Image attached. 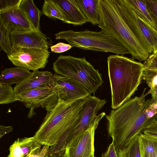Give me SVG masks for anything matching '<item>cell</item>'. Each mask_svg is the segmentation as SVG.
<instances>
[{
	"mask_svg": "<svg viewBox=\"0 0 157 157\" xmlns=\"http://www.w3.org/2000/svg\"><path fill=\"white\" fill-rule=\"evenodd\" d=\"M50 53L47 50L16 47L12 48L11 54L7 57L16 66L34 71L45 67Z\"/></svg>",
	"mask_w": 157,
	"mask_h": 157,
	"instance_id": "cell-10",
	"label": "cell"
},
{
	"mask_svg": "<svg viewBox=\"0 0 157 157\" xmlns=\"http://www.w3.org/2000/svg\"><path fill=\"white\" fill-rule=\"evenodd\" d=\"M88 22L98 25L100 20L99 0H76Z\"/></svg>",
	"mask_w": 157,
	"mask_h": 157,
	"instance_id": "cell-18",
	"label": "cell"
},
{
	"mask_svg": "<svg viewBox=\"0 0 157 157\" xmlns=\"http://www.w3.org/2000/svg\"><path fill=\"white\" fill-rule=\"evenodd\" d=\"M19 8L26 14L34 29L40 31V22L41 12L33 0H22Z\"/></svg>",
	"mask_w": 157,
	"mask_h": 157,
	"instance_id": "cell-20",
	"label": "cell"
},
{
	"mask_svg": "<svg viewBox=\"0 0 157 157\" xmlns=\"http://www.w3.org/2000/svg\"><path fill=\"white\" fill-rule=\"evenodd\" d=\"M157 29V0H144Z\"/></svg>",
	"mask_w": 157,
	"mask_h": 157,
	"instance_id": "cell-30",
	"label": "cell"
},
{
	"mask_svg": "<svg viewBox=\"0 0 157 157\" xmlns=\"http://www.w3.org/2000/svg\"><path fill=\"white\" fill-rule=\"evenodd\" d=\"M83 100V103L78 117L62 146V152H65L67 146L71 140L90 127L99 110L106 103L105 99H101L94 96H89Z\"/></svg>",
	"mask_w": 157,
	"mask_h": 157,
	"instance_id": "cell-8",
	"label": "cell"
},
{
	"mask_svg": "<svg viewBox=\"0 0 157 157\" xmlns=\"http://www.w3.org/2000/svg\"><path fill=\"white\" fill-rule=\"evenodd\" d=\"M29 70L19 67L6 68L1 71L0 82L10 85L19 84L32 74Z\"/></svg>",
	"mask_w": 157,
	"mask_h": 157,
	"instance_id": "cell-19",
	"label": "cell"
},
{
	"mask_svg": "<svg viewBox=\"0 0 157 157\" xmlns=\"http://www.w3.org/2000/svg\"><path fill=\"white\" fill-rule=\"evenodd\" d=\"M143 64L144 69L157 71V54H150Z\"/></svg>",
	"mask_w": 157,
	"mask_h": 157,
	"instance_id": "cell-31",
	"label": "cell"
},
{
	"mask_svg": "<svg viewBox=\"0 0 157 157\" xmlns=\"http://www.w3.org/2000/svg\"><path fill=\"white\" fill-rule=\"evenodd\" d=\"M12 48L19 47L48 50L49 43L41 31L30 30L10 32Z\"/></svg>",
	"mask_w": 157,
	"mask_h": 157,
	"instance_id": "cell-13",
	"label": "cell"
},
{
	"mask_svg": "<svg viewBox=\"0 0 157 157\" xmlns=\"http://www.w3.org/2000/svg\"><path fill=\"white\" fill-rule=\"evenodd\" d=\"M51 84L52 86L57 87L59 98L65 101L83 99L91 94L86 88L77 81L55 73L52 76Z\"/></svg>",
	"mask_w": 157,
	"mask_h": 157,
	"instance_id": "cell-12",
	"label": "cell"
},
{
	"mask_svg": "<svg viewBox=\"0 0 157 157\" xmlns=\"http://www.w3.org/2000/svg\"><path fill=\"white\" fill-rule=\"evenodd\" d=\"M153 54H157V50L156 51V52L154 53H152Z\"/></svg>",
	"mask_w": 157,
	"mask_h": 157,
	"instance_id": "cell-39",
	"label": "cell"
},
{
	"mask_svg": "<svg viewBox=\"0 0 157 157\" xmlns=\"http://www.w3.org/2000/svg\"><path fill=\"white\" fill-rule=\"evenodd\" d=\"M13 128L11 126H6L3 125L0 126V138L5 134L12 132Z\"/></svg>",
	"mask_w": 157,
	"mask_h": 157,
	"instance_id": "cell-34",
	"label": "cell"
},
{
	"mask_svg": "<svg viewBox=\"0 0 157 157\" xmlns=\"http://www.w3.org/2000/svg\"><path fill=\"white\" fill-rule=\"evenodd\" d=\"M58 90L56 86H46L27 90L17 94V101L30 109L27 117L34 115V110L41 107L48 111L54 108L59 100Z\"/></svg>",
	"mask_w": 157,
	"mask_h": 157,
	"instance_id": "cell-9",
	"label": "cell"
},
{
	"mask_svg": "<svg viewBox=\"0 0 157 157\" xmlns=\"http://www.w3.org/2000/svg\"><path fill=\"white\" fill-rule=\"evenodd\" d=\"M139 147L141 157H157V142L142 133L139 135Z\"/></svg>",
	"mask_w": 157,
	"mask_h": 157,
	"instance_id": "cell-22",
	"label": "cell"
},
{
	"mask_svg": "<svg viewBox=\"0 0 157 157\" xmlns=\"http://www.w3.org/2000/svg\"><path fill=\"white\" fill-rule=\"evenodd\" d=\"M41 145L33 136L19 138L10 146L9 154L6 157H30L41 148Z\"/></svg>",
	"mask_w": 157,
	"mask_h": 157,
	"instance_id": "cell-17",
	"label": "cell"
},
{
	"mask_svg": "<svg viewBox=\"0 0 157 157\" xmlns=\"http://www.w3.org/2000/svg\"><path fill=\"white\" fill-rule=\"evenodd\" d=\"M149 90L151 96V99L152 102L157 105V86L150 88Z\"/></svg>",
	"mask_w": 157,
	"mask_h": 157,
	"instance_id": "cell-35",
	"label": "cell"
},
{
	"mask_svg": "<svg viewBox=\"0 0 157 157\" xmlns=\"http://www.w3.org/2000/svg\"><path fill=\"white\" fill-rule=\"evenodd\" d=\"M105 115L104 112L98 115L88 129L70 141L66 147V157H90L94 154L95 131Z\"/></svg>",
	"mask_w": 157,
	"mask_h": 157,
	"instance_id": "cell-11",
	"label": "cell"
},
{
	"mask_svg": "<svg viewBox=\"0 0 157 157\" xmlns=\"http://www.w3.org/2000/svg\"><path fill=\"white\" fill-rule=\"evenodd\" d=\"M145 88L141 95L130 99L105 116L109 135L112 138L116 151L142 133L152 117L149 112L152 105L151 99L146 100L150 94Z\"/></svg>",
	"mask_w": 157,
	"mask_h": 157,
	"instance_id": "cell-1",
	"label": "cell"
},
{
	"mask_svg": "<svg viewBox=\"0 0 157 157\" xmlns=\"http://www.w3.org/2000/svg\"><path fill=\"white\" fill-rule=\"evenodd\" d=\"M83 102V99L66 102L59 98L56 105L47 111L34 138L41 145L50 147L51 153H59L78 117Z\"/></svg>",
	"mask_w": 157,
	"mask_h": 157,
	"instance_id": "cell-2",
	"label": "cell"
},
{
	"mask_svg": "<svg viewBox=\"0 0 157 157\" xmlns=\"http://www.w3.org/2000/svg\"><path fill=\"white\" fill-rule=\"evenodd\" d=\"M52 157H66L64 155H59L56 154H50Z\"/></svg>",
	"mask_w": 157,
	"mask_h": 157,
	"instance_id": "cell-36",
	"label": "cell"
},
{
	"mask_svg": "<svg viewBox=\"0 0 157 157\" xmlns=\"http://www.w3.org/2000/svg\"><path fill=\"white\" fill-rule=\"evenodd\" d=\"M53 74L48 71H33L30 75L13 88L17 94L38 88L51 86Z\"/></svg>",
	"mask_w": 157,
	"mask_h": 157,
	"instance_id": "cell-15",
	"label": "cell"
},
{
	"mask_svg": "<svg viewBox=\"0 0 157 157\" xmlns=\"http://www.w3.org/2000/svg\"><path fill=\"white\" fill-rule=\"evenodd\" d=\"M42 13L50 18L64 21L61 10L54 0H44L42 7Z\"/></svg>",
	"mask_w": 157,
	"mask_h": 157,
	"instance_id": "cell-24",
	"label": "cell"
},
{
	"mask_svg": "<svg viewBox=\"0 0 157 157\" xmlns=\"http://www.w3.org/2000/svg\"><path fill=\"white\" fill-rule=\"evenodd\" d=\"M17 101V94L11 85L0 82V104L11 103Z\"/></svg>",
	"mask_w": 157,
	"mask_h": 157,
	"instance_id": "cell-25",
	"label": "cell"
},
{
	"mask_svg": "<svg viewBox=\"0 0 157 157\" xmlns=\"http://www.w3.org/2000/svg\"><path fill=\"white\" fill-rule=\"evenodd\" d=\"M45 157H52L51 155L50 154V152L49 153L47 154Z\"/></svg>",
	"mask_w": 157,
	"mask_h": 157,
	"instance_id": "cell-37",
	"label": "cell"
},
{
	"mask_svg": "<svg viewBox=\"0 0 157 157\" xmlns=\"http://www.w3.org/2000/svg\"><path fill=\"white\" fill-rule=\"evenodd\" d=\"M111 92V108L116 109L130 99L137 90L144 65L131 57L111 55L107 60Z\"/></svg>",
	"mask_w": 157,
	"mask_h": 157,
	"instance_id": "cell-3",
	"label": "cell"
},
{
	"mask_svg": "<svg viewBox=\"0 0 157 157\" xmlns=\"http://www.w3.org/2000/svg\"><path fill=\"white\" fill-rule=\"evenodd\" d=\"M61 10L64 22L74 26L82 25L88 22L76 0H54Z\"/></svg>",
	"mask_w": 157,
	"mask_h": 157,
	"instance_id": "cell-16",
	"label": "cell"
},
{
	"mask_svg": "<svg viewBox=\"0 0 157 157\" xmlns=\"http://www.w3.org/2000/svg\"><path fill=\"white\" fill-rule=\"evenodd\" d=\"M121 16L144 49L150 55L157 49V30L140 18L126 0H115Z\"/></svg>",
	"mask_w": 157,
	"mask_h": 157,
	"instance_id": "cell-7",
	"label": "cell"
},
{
	"mask_svg": "<svg viewBox=\"0 0 157 157\" xmlns=\"http://www.w3.org/2000/svg\"><path fill=\"white\" fill-rule=\"evenodd\" d=\"M142 133L157 142V119L153 120L144 129Z\"/></svg>",
	"mask_w": 157,
	"mask_h": 157,
	"instance_id": "cell-28",
	"label": "cell"
},
{
	"mask_svg": "<svg viewBox=\"0 0 157 157\" xmlns=\"http://www.w3.org/2000/svg\"><path fill=\"white\" fill-rule=\"evenodd\" d=\"M128 4L140 18L157 30L144 0H126Z\"/></svg>",
	"mask_w": 157,
	"mask_h": 157,
	"instance_id": "cell-21",
	"label": "cell"
},
{
	"mask_svg": "<svg viewBox=\"0 0 157 157\" xmlns=\"http://www.w3.org/2000/svg\"><path fill=\"white\" fill-rule=\"evenodd\" d=\"M22 0H0V12L20 7Z\"/></svg>",
	"mask_w": 157,
	"mask_h": 157,
	"instance_id": "cell-29",
	"label": "cell"
},
{
	"mask_svg": "<svg viewBox=\"0 0 157 157\" xmlns=\"http://www.w3.org/2000/svg\"><path fill=\"white\" fill-rule=\"evenodd\" d=\"M116 151L119 157H141L139 147V135Z\"/></svg>",
	"mask_w": 157,
	"mask_h": 157,
	"instance_id": "cell-23",
	"label": "cell"
},
{
	"mask_svg": "<svg viewBox=\"0 0 157 157\" xmlns=\"http://www.w3.org/2000/svg\"><path fill=\"white\" fill-rule=\"evenodd\" d=\"M0 21L10 32L36 30L26 14L19 8L0 12Z\"/></svg>",
	"mask_w": 157,
	"mask_h": 157,
	"instance_id": "cell-14",
	"label": "cell"
},
{
	"mask_svg": "<svg viewBox=\"0 0 157 157\" xmlns=\"http://www.w3.org/2000/svg\"><path fill=\"white\" fill-rule=\"evenodd\" d=\"M55 73L78 82L94 94L102 85L101 74L95 69L85 57L60 55L53 63Z\"/></svg>",
	"mask_w": 157,
	"mask_h": 157,
	"instance_id": "cell-5",
	"label": "cell"
},
{
	"mask_svg": "<svg viewBox=\"0 0 157 157\" xmlns=\"http://www.w3.org/2000/svg\"><path fill=\"white\" fill-rule=\"evenodd\" d=\"M0 33L1 49L4 51L7 56L10 55L12 52V47L10 40V32L1 21H0Z\"/></svg>",
	"mask_w": 157,
	"mask_h": 157,
	"instance_id": "cell-26",
	"label": "cell"
},
{
	"mask_svg": "<svg viewBox=\"0 0 157 157\" xmlns=\"http://www.w3.org/2000/svg\"><path fill=\"white\" fill-rule=\"evenodd\" d=\"M101 31L117 39L129 52L132 58L145 61L149 54L144 49L120 14L115 0H99Z\"/></svg>",
	"mask_w": 157,
	"mask_h": 157,
	"instance_id": "cell-4",
	"label": "cell"
},
{
	"mask_svg": "<svg viewBox=\"0 0 157 157\" xmlns=\"http://www.w3.org/2000/svg\"><path fill=\"white\" fill-rule=\"evenodd\" d=\"M142 78L150 89L157 86V71L144 69Z\"/></svg>",
	"mask_w": 157,
	"mask_h": 157,
	"instance_id": "cell-27",
	"label": "cell"
},
{
	"mask_svg": "<svg viewBox=\"0 0 157 157\" xmlns=\"http://www.w3.org/2000/svg\"><path fill=\"white\" fill-rule=\"evenodd\" d=\"M101 157H119L113 142L110 144L106 151L102 154Z\"/></svg>",
	"mask_w": 157,
	"mask_h": 157,
	"instance_id": "cell-33",
	"label": "cell"
},
{
	"mask_svg": "<svg viewBox=\"0 0 157 157\" xmlns=\"http://www.w3.org/2000/svg\"><path fill=\"white\" fill-rule=\"evenodd\" d=\"M90 157H95L94 156V154L92 155Z\"/></svg>",
	"mask_w": 157,
	"mask_h": 157,
	"instance_id": "cell-38",
	"label": "cell"
},
{
	"mask_svg": "<svg viewBox=\"0 0 157 157\" xmlns=\"http://www.w3.org/2000/svg\"><path fill=\"white\" fill-rule=\"evenodd\" d=\"M72 47L69 44L59 43L50 47L51 52L55 53H61L70 49Z\"/></svg>",
	"mask_w": 157,
	"mask_h": 157,
	"instance_id": "cell-32",
	"label": "cell"
},
{
	"mask_svg": "<svg viewBox=\"0 0 157 157\" xmlns=\"http://www.w3.org/2000/svg\"><path fill=\"white\" fill-rule=\"evenodd\" d=\"M55 35L57 39L66 40L72 47L85 50L110 52L118 55L130 54L117 39L101 31L69 30L59 32Z\"/></svg>",
	"mask_w": 157,
	"mask_h": 157,
	"instance_id": "cell-6",
	"label": "cell"
}]
</instances>
